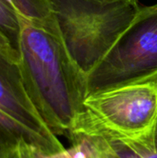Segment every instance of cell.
Returning a JSON list of instances; mask_svg holds the SVG:
<instances>
[{
    "label": "cell",
    "mask_w": 157,
    "mask_h": 158,
    "mask_svg": "<svg viewBox=\"0 0 157 158\" xmlns=\"http://www.w3.org/2000/svg\"><path fill=\"white\" fill-rule=\"evenodd\" d=\"M0 136L14 145L27 143L43 154L65 150L25 89L18 60L0 50Z\"/></svg>",
    "instance_id": "obj_5"
},
{
    "label": "cell",
    "mask_w": 157,
    "mask_h": 158,
    "mask_svg": "<svg viewBox=\"0 0 157 158\" xmlns=\"http://www.w3.org/2000/svg\"><path fill=\"white\" fill-rule=\"evenodd\" d=\"M21 33V18L0 0V36L17 53Z\"/></svg>",
    "instance_id": "obj_9"
},
{
    "label": "cell",
    "mask_w": 157,
    "mask_h": 158,
    "mask_svg": "<svg viewBox=\"0 0 157 158\" xmlns=\"http://www.w3.org/2000/svg\"><path fill=\"white\" fill-rule=\"evenodd\" d=\"M21 19L43 26H55L56 22L49 0H2Z\"/></svg>",
    "instance_id": "obj_8"
},
{
    "label": "cell",
    "mask_w": 157,
    "mask_h": 158,
    "mask_svg": "<svg viewBox=\"0 0 157 158\" xmlns=\"http://www.w3.org/2000/svg\"><path fill=\"white\" fill-rule=\"evenodd\" d=\"M99 1H131V2H137V0H99Z\"/></svg>",
    "instance_id": "obj_13"
},
{
    "label": "cell",
    "mask_w": 157,
    "mask_h": 158,
    "mask_svg": "<svg viewBox=\"0 0 157 158\" xmlns=\"http://www.w3.org/2000/svg\"><path fill=\"white\" fill-rule=\"evenodd\" d=\"M16 145L0 136V158H13Z\"/></svg>",
    "instance_id": "obj_11"
},
{
    "label": "cell",
    "mask_w": 157,
    "mask_h": 158,
    "mask_svg": "<svg viewBox=\"0 0 157 158\" xmlns=\"http://www.w3.org/2000/svg\"><path fill=\"white\" fill-rule=\"evenodd\" d=\"M38 152L34 147L24 143H19L15 147L13 158H39Z\"/></svg>",
    "instance_id": "obj_10"
},
{
    "label": "cell",
    "mask_w": 157,
    "mask_h": 158,
    "mask_svg": "<svg viewBox=\"0 0 157 158\" xmlns=\"http://www.w3.org/2000/svg\"><path fill=\"white\" fill-rule=\"evenodd\" d=\"M157 81V3L141 6L117 42L87 75V96Z\"/></svg>",
    "instance_id": "obj_4"
},
{
    "label": "cell",
    "mask_w": 157,
    "mask_h": 158,
    "mask_svg": "<svg viewBox=\"0 0 157 158\" xmlns=\"http://www.w3.org/2000/svg\"><path fill=\"white\" fill-rule=\"evenodd\" d=\"M70 147L52 155L38 152L39 158H115L98 137L77 138L70 141Z\"/></svg>",
    "instance_id": "obj_7"
},
{
    "label": "cell",
    "mask_w": 157,
    "mask_h": 158,
    "mask_svg": "<svg viewBox=\"0 0 157 158\" xmlns=\"http://www.w3.org/2000/svg\"><path fill=\"white\" fill-rule=\"evenodd\" d=\"M102 140L108 152L115 158H157V120L148 133L138 139L130 141Z\"/></svg>",
    "instance_id": "obj_6"
},
{
    "label": "cell",
    "mask_w": 157,
    "mask_h": 158,
    "mask_svg": "<svg viewBox=\"0 0 157 158\" xmlns=\"http://www.w3.org/2000/svg\"><path fill=\"white\" fill-rule=\"evenodd\" d=\"M49 2L65 45L86 76L101 62L141 8L138 1Z\"/></svg>",
    "instance_id": "obj_2"
},
{
    "label": "cell",
    "mask_w": 157,
    "mask_h": 158,
    "mask_svg": "<svg viewBox=\"0 0 157 158\" xmlns=\"http://www.w3.org/2000/svg\"><path fill=\"white\" fill-rule=\"evenodd\" d=\"M18 65L40 116L57 137L68 138L87 97V76L70 56L57 25L21 19Z\"/></svg>",
    "instance_id": "obj_1"
},
{
    "label": "cell",
    "mask_w": 157,
    "mask_h": 158,
    "mask_svg": "<svg viewBox=\"0 0 157 158\" xmlns=\"http://www.w3.org/2000/svg\"><path fill=\"white\" fill-rule=\"evenodd\" d=\"M157 120V81L86 97L68 137L130 141L148 133Z\"/></svg>",
    "instance_id": "obj_3"
},
{
    "label": "cell",
    "mask_w": 157,
    "mask_h": 158,
    "mask_svg": "<svg viewBox=\"0 0 157 158\" xmlns=\"http://www.w3.org/2000/svg\"><path fill=\"white\" fill-rule=\"evenodd\" d=\"M0 50H3V51H5V52H6V53H8V54H10V55H12L14 57H16L17 58V60H18V55H17V53L7 44V43L0 36Z\"/></svg>",
    "instance_id": "obj_12"
}]
</instances>
